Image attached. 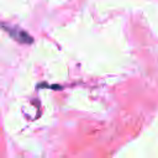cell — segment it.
<instances>
[{"label": "cell", "mask_w": 158, "mask_h": 158, "mask_svg": "<svg viewBox=\"0 0 158 158\" xmlns=\"http://www.w3.org/2000/svg\"><path fill=\"white\" fill-rule=\"evenodd\" d=\"M2 27H4V30H6V31L10 33V36L14 37L16 41H19V42H21V43H31V42H32V38L30 37V35H28L26 31L19 28V27H9V26H4V25H2Z\"/></svg>", "instance_id": "6da1fadb"}]
</instances>
